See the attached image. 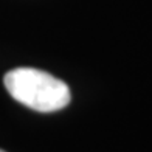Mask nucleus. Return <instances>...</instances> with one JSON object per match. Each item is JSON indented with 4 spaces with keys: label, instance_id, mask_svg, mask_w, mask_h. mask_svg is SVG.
<instances>
[{
    "label": "nucleus",
    "instance_id": "f257e3e1",
    "mask_svg": "<svg viewBox=\"0 0 152 152\" xmlns=\"http://www.w3.org/2000/svg\"><path fill=\"white\" fill-rule=\"evenodd\" d=\"M5 87L20 104L36 112H56L70 102V88L53 75L30 67H19L5 75Z\"/></svg>",
    "mask_w": 152,
    "mask_h": 152
},
{
    "label": "nucleus",
    "instance_id": "f03ea898",
    "mask_svg": "<svg viewBox=\"0 0 152 152\" xmlns=\"http://www.w3.org/2000/svg\"><path fill=\"white\" fill-rule=\"evenodd\" d=\"M0 152H5V151H2V149H0Z\"/></svg>",
    "mask_w": 152,
    "mask_h": 152
}]
</instances>
